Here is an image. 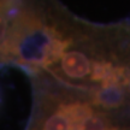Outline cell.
<instances>
[{"label": "cell", "instance_id": "obj_1", "mask_svg": "<svg viewBox=\"0 0 130 130\" xmlns=\"http://www.w3.org/2000/svg\"><path fill=\"white\" fill-rule=\"evenodd\" d=\"M78 29L22 4L0 43V63L18 65L32 74L45 71L74 42Z\"/></svg>", "mask_w": 130, "mask_h": 130}, {"label": "cell", "instance_id": "obj_2", "mask_svg": "<svg viewBox=\"0 0 130 130\" xmlns=\"http://www.w3.org/2000/svg\"><path fill=\"white\" fill-rule=\"evenodd\" d=\"M60 90H47L39 94L36 113L32 116V129L46 130H89L119 129L115 118L107 112L98 110L82 92L79 96Z\"/></svg>", "mask_w": 130, "mask_h": 130}, {"label": "cell", "instance_id": "obj_3", "mask_svg": "<svg viewBox=\"0 0 130 130\" xmlns=\"http://www.w3.org/2000/svg\"><path fill=\"white\" fill-rule=\"evenodd\" d=\"M22 0H0V43L5 39L10 19L17 13Z\"/></svg>", "mask_w": 130, "mask_h": 130}]
</instances>
